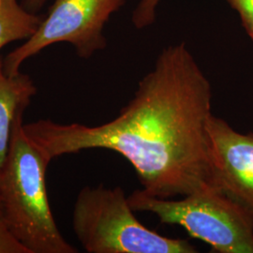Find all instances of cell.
I'll return each instance as SVG.
<instances>
[{
	"label": "cell",
	"instance_id": "5b68a950",
	"mask_svg": "<svg viewBox=\"0 0 253 253\" xmlns=\"http://www.w3.org/2000/svg\"><path fill=\"white\" fill-rule=\"evenodd\" d=\"M126 0H54L33 36L4 57L8 75L21 73L28 58L58 42H68L82 58L106 48L104 27Z\"/></svg>",
	"mask_w": 253,
	"mask_h": 253
},
{
	"label": "cell",
	"instance_id": "277c9868",
	"mask_svg": "<svg viewBox=\"0 0 253 253\" xmlns=\"http://www.w3.org/2000/svg\"><path fill=\"white\" fill-rule=\"evenodd\" d=\"M127 201L135 212L152 213L162 223L184 228L216 253H253L252 217L216 185L180 200L158 198L136 190Z\"/></svg>",
	"mask_w": 253,
	"mask_h": 253
},
{
	"label": "cell",
	"instance_id": "52a82bcc",
	"mask_svg": "<svg viewBox=\"0 0 253 253\" xmlns=\"http://www.w3.org/2000/svg\"><path fill=\"white\" fill-rule=\"evenodd\" d=\"M36 94V85L29 75L5 73L4 57L0 54V169L9 154L14 124Z\"/></svg>",
	"mask_w": 253,
	"mask_h": 253
},
{
	"label": "cell",
	"instance_id": "7c38bea8",
	"mask_svg": "<svg viewBox=\"0 0 253 253\" xmlns=\"http://www.w3.org/2000/svg\"><path fill=\"white\" fill-rule=\"evenodd\" d=\"M46 0H21L22 5L31 12L37 13L44 6Z\"/></svg>",
	"mask_w": 253,
	"mask_h": 253
},
{
	"label": "cell",
	"instance_id": "8fae6325",
	"mask_svg": "<svg viewBox=\"0 0 253 253\" xmlns=\"http://www.w3.org/2000/svg\"><path fill=\"white\" fill-rule=\"evenodd\" d=\"M0 253H28L11 235L0 213Z\"/></svg>",
	"mask_w": 253,
	"mask_h": 253
},
{
	"label": "cell",
	"instance_id": "6da1fadb",
	"mask_svg": "<svg viewBox=\"0 0 253 253\" xmlns=\"http://www.w3.org/2000/svg\"><path fill=\"white\" fill-rule=\"evenodd\" d=\"M212 84L185 42L158 55L118 117L102 125L60 124L50 119L24 123L47 162L88 149H108L134 168L146 194L186 196L213 180L208 120Z\"/></svg>",
	"mask_w": 253,
	"mask_h": 253
},
{
	"label": "cell",
	"instance_id": "ba28073f",
	"mask_svg": "<svg viewBox=\"0 0 253 253\" xmlns=\"http://www.w3.org/2000/svg\"><path fill=\"white\" fill-rule=\"evenodd\" d=\"M42 17L26 9L19 0H0V50L33 36Z\"/></svg>",
	"mask_w": 253,
	"mask_h": 253
},
{
	"label": "cell",
	"instance_id": "9c48e42d",
	"mask_svg": "<svg viewBox=\"0 0 253 253\" xmlns=\"http://www.w3.org/2000/svg\"><path fill=\"white\" fill-rule=\"evenodd\" d=\"M161 2L162 0H140L132 11L133 26L142 29L153 25Z\"/></svg>",
	"mask_w": 253,
	"mask_h": 253
},
{
	"label": "cell",
	"instance_id": "30bf717a",
	"mask_svg": "<svg viewBox=\"0 0 253 253\" xmlns=\"http://www.w3.org/2000/svg\"><path fill=\"white\" fill-rule=\"evenodd\" d=\"M238 13L247 34L253 41V0H226Z\"/></svg>",
	"mask_w": 253,
	"mask_h": 253
},
{
	"label": "cell",
	"instance_id": "7a4b0ae2",
	"mask_svg": "<svg viewBox=\"0 0 253 253\" xmlns=\"http://www.w3.org/2000/svg\"><path fill=\"white\" fill-rule=\"evenodd\" d=\"M50 163L17 118L7 160L0 169V213L11 235L28 253H77L59 231L48 199Z\"/></svg>",
	"mask_w": 253,
	"mask_h": 253
},
{
	"label": "cell",
	"instance_id": "3957f363",
	"mask_svg": "<svg viewBox=\"0 0 253 253\" xmlns=\"http://www.w3.org/2000/svg\"><path fill=\"white\" fill-rule=\"evenodd\" d=\"M134 212L122 188L84 187L74 203L73 232L87 253H198L186 239L148 229Z\"/></svg>",
	"mask_w": 253,
	"mask_h": 253
},
{
	"label": "cell",
	"instance_id": "8992f818",
	"mask_svg": "<svg viewBox=\"0 0 253 253\" xmlns=\"http://www.w3.org/2000/svg\"><path fill=\"white\" fill-rule=\"evenodd\" d=\"M208 133L215 185L253 221V132L240 133L227 121L212 115Z\"/></svg>",
	"mask_w": 253,
	"mask_h": 253
}]
</instances>
